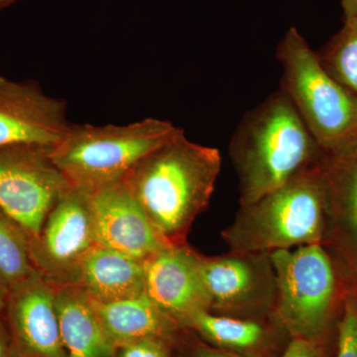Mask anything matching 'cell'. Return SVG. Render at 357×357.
Masks as SVG:
<instances>
[{"instance_id":"obj_20","label":"cell","mask_w":357,"mask_h":357,"mask_svg":"<svg viewBox=\"0 0 357 357\" xmlns=\"http://www.w3.org/2000/svg\"><path fill=\"white\" fill-rule=\"evenodd\" d=\"M318 56L326 72L357 95V18L345 20L342 29Z\"/></svg>"},{"instance_id":"obj_2","label":"cell","mask_w":357,"mask_h":357,"mask_svg":"<svg viewBox=\"0 0 357 357\" xmlns=\"http://www.w3.org/2000/svg\"><path fill=\"white\" fill-rule=\"evenodd\" d=\"M229 152L241 206L323 166L328 159L282 89L244 115Z\"/></svg>"},{"instance_id":"obj_11","label":"cell","mask_w":357,"mask_h":357,"mask_svg":"<svg viewBox=\"0 0 357 357\" xmlns=\"http://www.w3.org/2000/svg\"><path fill=\"white\" fill-rule=\"evenodd\" d=\"M70 126L64 100L47 95L36 82L0 77V145L53 147Z\"/></svg>"},{"instance_id":"obj_22","label":"cell","mask_w":357,"mask_h":357,"mask_svg":"<svg viewBox=\"0 0 357 357\" xmlns=\"http://www.w3.org/2000/svg\"><path fill=\"white\" fill-rule=\"evenodd\" d=\"M176 357H236L204 342L190 328H181L174 340Z\"/></svg>"},{"instance_id":"obj_7","label":"cell","mask_w":357,"mask_h":357,"mask_svg":"<svg viewBox=\"0 0 357 357\" xmlns=\"http://www.w3.org/2000/svg\"><path fill=\"white\" fill-rule=\"evenodd\" d=\"M52 147L0 145V208L38 236L45 218L70 185L51 156Z\"/></svg>"},{"instance_id":"obj_28","label":"cell","mask_w":357,"mask_h":357,"mask_svg":"<svg viewBox=\"0 0 357 357\" xmlns=\"http://www.w3.org/2000/svg\"><path fill=\"white\" fill-rule=\"evenodd\" d=\"M17 1H20V0H0V13Z\"/></svg>"},{"instance_id":"obj_3","label":"cell","mask_w":357,"mask_h":357,"mask_svg":"<svg viewBox=\"0 0 357 357\" xmlns=\"http://www.w3.org/2000/svg\"><path fill=\"white\" fill-rule=\"evenodd\" d=\"M324 165L239 206L234 222L222 231L229 250L273 252L326 244L330 218Z\"/></svg>"},{"instance_id":"obj_16","label":"cell","mask_w":357,"mask_h":357,"mask_svg":"<svg viewBox=\"0 0 357 357\" xmlns=\"http://www.w3.org/2000/svg\"><path fill=\"white\" fill-rule=\"evenodd\" d=\"M55 288L59 328L68 357H114L116 347L103 328L95 301L79 286Z\"/></svg>"},{"instance_id":"obj_13","label":"cell","mask_w":357,"mask_h":357,"mask_svg":"<svg viewBox=\"0 0 357 357\" xmlns=\"http://www.w3.org/2000/svg\"><path fill=\"white\" fill-rule=\"evenodd\" d=\"M98 245L144 262L167 248L123 183L89 196Z\"/></svg>"},{"instance_id":"obj_6","label":"cell","mask_w":357,"mask_h":357,"mask_svg":"<svg viewBox=\"0 0 357 357\" xmlns=\"http://www.w3.org/2000/svg\"><path fill=\"white\" fill-rule=\"evenodd\" d=\"M277 58L283 68L281 89L326 158L356 148L357 95L326 72L295 27L279 43Z\"/></svg>"},{"instance_id":"obj_10","label":"cell","mask_w":357,"mask_h":357,"mask_svg":"<svg viewBox=\"0 0 357 357\" xmlns=\"http://www.w3.org/2000/svg\"><path fill=\"white\" fill-rule=\"evenodd\" d=\"M55 300L56 288L37 271L8 290L1 317L10 335L13 357H68Z\"/></svg>"},{"instance_id":"obj_17","label":"cell","mask_w":357,"mask_h":357,"mask_svg":"<svg viewBox=\"0 0 357 357\" xmlns=\"http://www.w3.org/2000/svg\"><path fill=\"white\" fill-rule=\"evenodd\" d=\"M77 286L100 304L145 295L144 262L96 244L84 257Z\"/></svg>"},{"instance_id":"obj_8","label":"cell","mask_w":357,"mask_h":357,"mask_svg":"<svg viewBox=\"0 0 357 357\" xmlns=\"http://www.w3.org/2000/svg\"><path fill=\"white\" fill-rule=\"evenodd\" d=\"M199 261L211 312L232 318L274 314L277 284L270 252H199Z\"/></svg>"},{"instance_id":"obj_15","label":"cell","mask_w":357,"mask_h":357,"mask_svg":"<svg viewBox=\"0 0 357 357\" xmlns=\"http://www.w3.org/2000/svg\"><path fill=\"white\" fill-rule=\"evenodd\" d=\"M328 236L332 251L347 276L357 282V147L349 153L326 159Z\"/></svg>"},{"instance_id":"obj_1","label":"cell","mask_w":357,"mask_h":357,"mask_svg":"<svg viewBox=\"0 0 357 357\" xmlns=\"http://www.w3.org/2000/svg\"><path fill=\"white\" fill-rule=\"evenodd\" d=\"M220 169L217 148L192 142L182 130L141 158L122 183L163 243L184 245L208 208Z\"/></svg>"},{"instance_id":"obj_18","label":"cell","mask_w":357,"mask_h":357,"mask_svg":"<svg viewBox=\"0 0 357 357\" xmlns=\"http://www.w3.org/2000/svg\"><path fill=\"white\" fill-rule=\"evenodd\" d=\"M95 304L103 328L116 349L148 338L174 342L182 328L160 311L146 294L133 299Z\"/></svg>"},{"instance_id":"obj_9","label":"cell","mask_w":357,"mask_h":357,"mask_svg":"<svg viewBox=\"0 0 357 357\" xmlns=\"http://www.w3.org/2000/svg\"><path fill=\"white\" fill-rule=\"evenodd\" d=\"M96 244L89 196L70 189L30 237L33 267L54 287L77 286L84 257Z\"/></svg>"},{"instance_id":"obj_27","label":"cell","mask_w":357,"mask_h":357,"mask_svg":"<svg viewBox=\"0 0 357 357\" xmlns=\"http://www.w3.org/2000/svg\"><path fill=\"white\" fill-rule=\"evenodd\" d=\"M7 293H8V291L0 281V316H1L4 307H6Z\"/></svg>"},{"instance_id":"obj_26","label":"cell","mask_w":357,"mask_h":357,"mask_svg":"<svg viewBox=\"0 0 357 357\" xmlns=\"http://www.w3.org/2000/svg\"><path fill=\"white\" fill-rule=\"evenodd\" d=\"M345 20H354L357 18V0H340Z\"/></svg>"},{"instance_id":"obj_23","label":"cell","mask_w":357,"mask_h":357,"mask_svg":"<svg viewBox=\"0 0 357 357\" xmlns=\"http://www.w3.org/2000/svg\"><path fill=\"white\" fill-rule=\"evenodd\" d=\"M174 342L162 338H148L119 347L114 357H174Z\"/></svg>"},{"instance_id":"obj_5","label":"cell","mask_w":357,"mask_h":357,"mask_svg":"<svg viewBox=\"0 0 357 357\" xmlns=\"http://www.w3.org/2000/svg\"><path fill=\"white\" fill-rule=\"evenodd\" d=\"M182 130L153 117L124 126L70 124L51 156L70 188L91 196L122 182L141 158Z\"/></svg>"},{"instance_id":"obj_25","label":"cell","mask_w":357,"mask_h":357,"mask_svg":"<svg viewBox=\"0 0 357 357\" xmlns=\"http://www.w3.org/2000/svg\"><path fill=\"white\" fill-rule=\"evenodd\" d=\"M0 357H13L11 340L3 318L0 316Z\"/></svg>"},{"instance_id":"obj_24","label":"cell","mask_w":357,"mask_h":357,"mask_svg":"<svg viewBox=\"0 0 357 357\" xmlns=\"http://www.w3.org/2000/svg\"><path fill=\"white\" fill-rule=\"evenodd\" d=\"M333 338H292L279 357H332Z\"/></svg>"},{"instance_id":"obj_4","label":"cell","mask_w":357,"mask_h":357,"mask_svg":"<svg viewBox=\"0 0 357 357\" xmlns=\"http://www.w3.org/2000/svg\"><path fill=\"white\" fill-rule=\"evenodd\" d=\"M276 275L274 314L292 338L335 335L349 277L325 244L270 252Z\"/></svg>"},{"instance_id":"obj_21","label":"cell","mask_w":357,"mask_h":357,"mask_svg":"<svg viewBox=\"0 0 357 357\" xmlns=\"http://www.w3.org/2000/svg\"><path fill=\"white\" fill-rule=\"evenodd\" d=\"M333 357H357V282L349 281L345 290Z\"/></svg>"},{"instance_id":"obj_19","label":"cell","mask_w":357,"mask_h":357,"mask_svg":"<svg viewBox=\"0 0 357 357\" xmlns=\"http://www.w3.org/2000/svg\"><path fill=\"white\" fill-rule=\"evenodd\" d=\"M34 271L29 234L0 208V281L8 291Z\"/></svg>"},{"instance_id":"obj_14","label":"cell","mask_w":357,"mask_h":357,"mask_svg":"<svg viewBox=\"0 0 357 357\" xmlns=\"http://www.w3.org/2000/svg\"><path fill=\"white\" fill-rule=\"evenodd\" d=\"M185 328L236 357H279L292 340L274 314L261 318H232L203 312Z\"/></svg>"},{"instance_id":"obj_12","label":"cell","mask_w":357,"mask_h":357,"mask_svg":"<svg viewBox=\"0 0 357 357\" xmlns=\"http://www.w3.org/2000/svg\"><path fill=\"white\" fill-rule=\"evenodd\" d=\"M144 268L145 294L180 328L199 312H210L199 252L189 244L167 246L144 261Z\"/></svg>"}]
</instances>
